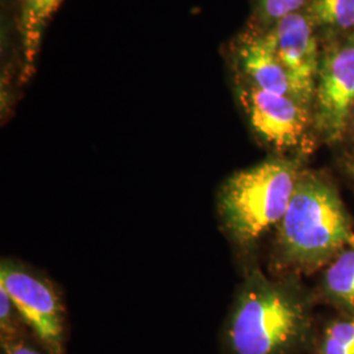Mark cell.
Listing matches in <instances>:
<instances>
[{"mask_svg":"<svg viewBox=\"0 0 354 354\" xmlns=\"http://www.w3.org/2000/svg\"><path fill=\"white\" fill-rule=\"evenodd\" d=\"M231 62L235 75L259 88L294 99L289 76L266 30L254 28L241 35L231 48Z\"/></svg>","mask_w":354,"mask_h":354,"instance_id":"ba28073f","label":"cell"},{"mask_svg":"<svg viewBox=\"0 0 354 354\" xmlns=\"http://www.w3.org/2000/svg\"><path fill=\"white\" fill-rule=\"evenodd\" d=\"M345 168H346L348 174L354 178V158L348 159V160L345 162Z\"/></svg>","mask_w":354,"mask_h":354,"instance_id":"2e32d148","label":"cell"},{"mask_svg":"<svg viewBox=\"0 0 354 354\" xmlns=\"http://www.w3.org/2000/svg\"><path fill=\"white\" fill-rule=\"evenodd\" d=\"M310 0H253L256 29L266 30L285 16L304 11Z\"/></svg>","mask_w":354,"mask_h":354,"instance_id":"4fadbf2b","label":"cell"},{"mask_svg":"<svg viewBox=\"0 0 354 354\" xmlns=\"http://www.w3.org/2000/svg\"><path fill=\"white\" fill-rule=\"evenodd\" d=\"M0 286L41 348L48 354H64L66 313L50 279L17 260L6 259L0 266Z\"/></svg>","mask_w":354,"mask_h":354,"instance_id":"277c9868","label":"cell"},{"mask_svg":"<svg viewBox=\"0 0 354 354\" xmlns=\"http://www.w3.org/2000/svg\"><path fill=\"white\" fill-rule=\"evenodd\" d=\"M351 120H352V121H353V124H354V106H353V109H352V114H351Z\"/></svg>","mask_w":354,"mask_h":354,"instance_id":"e0dca14e","label":"cell"},{"mask_svg":"<svg viewBox=\"0 0 354 354\" xmlns=\"http://www.w3.org/2000/svg\"><path fill=\"white\" fill-rule=\"evenodd\" d=\"M352 244L351 218L336 189L320 175L302 171L276 227L273 266L279 270H315Z\"/></svg>","mask_w":354,"mask_h":354,"instance_id":"7a4b0ae2","label":"cell"},{"mask_svg":"<svg viewBox=\"0 0 354 354\" xmlns=\"http://www.w3.org/2000/svg\"><path fill=\"white\" fill-rule=\"evenodd\" d=\"M290 80L294 99L310 106L320 68L315 26L304 11L291 13L266 30Z\"/></svg>","mask_w":354,"mask_h":354,"instance_id":"52a82bcc","label":"cell"},{"mask_svg":"<svg viewBox=\"0 0 354 354\" xmlns=\"http://www.w3.org/2000/svg\"><path fill=\"white\" fill-rule=\"evenodd\" d=\"M317 130L328 142L340 140L354 106V33L327 50L317 76Z\"/></svg>","mask_w":354,"mask_h":354,"instance_id":"8992f818","label":"cell"},{"mask_svg":"<svg viewBox=\"0 0 354 354\" xmlns=\"http://www.w3.org/2000/svg\"><path fill=\"white\" fill-rule=\"evenodd\" d=\"M0 354H48L44 349L37 348L26 335L0 340Z\"/></svg>","mask_w":354,"mask_h":354,"instance_id":"9a60e30c","label":"cell"},{"mask_svg":"<svg viewBox=\"0 0 354 354\" xmlns=\"http://www.w3.org/2000/svg\"><path fill=\"white\" fill-rule=\"evenodd\" d=\"M26 324L19 315L8 292L0 286V340L26 335Z\"/></svg>","mask_w":354,"mask_h":354,"instance_id":"5bb4252c","label":"cell"},{"mask_svg":"<svg viewBox=\"0 0 354 354\" xmlns=\"http://www.w3.org/2000/svg\"><path fill=\"white\" fill-rule=\"evenodd\" d=\"M61 3L62 0H19L16 26L21 46L20 84H26L35 75L44 32Z\"/></svg>","mask_w":354,"mask_h":354,"instance_id":"9c48e42d","label":"cell"},{"mask_svg":"<svg viewBox=\"0 0 354 354\" xmlns=\"http://www.w3.org/2000/svg\"><path fill=\"white\" fill-rule=\"evenodd\" d=\"M310 340L311 317L301 294L251 270L223 324V353L301 354Z\"/></svg>","mask_w":354,"mask_h":354,"instance_id":"6da1fadb","label":"cell"},{"mask_svg":"<svg viewBox=\"0 0 354 354\" xmlns=\"http://www.w3.org/2000/svg\"><path fill=\"white\" fill-rule=\"evenodd\" d=\"M306 12L314 26L332 33L354 29V0H310Z\"/></svg>","mask_w":354,"mask_h":354,"instance_id":"8fae6325","label":"cell"},{"mask_svg":"<svg viewBox=\"0 0 354 354\" xmlns=\"http://www.w3.org/2000/svg\"><path fill=\"white\" fill-rule=\"evenodd\" d=\"M301 172L298 160L276 156L228 177L216 194V214L234 245L250 248L277 227Z\"/></svg>","mask_w":354,"mask_h":354,"instance_id":"3957f363","label":"cell"},{"mask_svg":"<svg viewBox=\"0 0 354 354\" xmlns=\"http://www.w3.org/2000/svg\"><path fill=\"white\" fill-rule=\"evenodd\" d=\"M315 354H354V313L329 323L317 339Z\"/></svg>","mask_w":354,"mask_h":354,"instance_id":"7c38bea8","label":"cell"},{"mask_svg":"<svg viewBox=\"0 0 354 354\" xmlns=\"http://www.w3.org/2000/svg\"><path fill=\"white\" fill-rule=\"evenodd\" d=\"M324 290L333 304L346 314H353L354 244L342 250L326 270Z\"/></svg>","mask_w":354,"mask_h":354,"instance_id":"30bf717a","label":"cell"},{"mask_svg":"<svg viewBox=\"0 0 354 354\" xmlns=\"http://www.w3.org/2000/svg\"><path fill=\"white\" fill-rule=\"evenodd\" d=\"M235 93L256 138L279 153L304 150L315 125L310 106L235 75Z\"/></svg>","mask_w":354,"mask_h":354,"instance_id":"5b68a950","label":"cell"}]
</instances>
